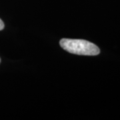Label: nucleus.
Returning a JSON list of instances; mask_svg holds the SVG:
<instances>
[{
  "label": "nucleus",
  "instance_id": "obj_3",
  "mask_svg": "<svg viewBox=\"0 0 120 120\" xmlns=\"http://www.w3.org/2000/svg\"><path fill=\"white\" fill-rule=\"evenodd\" d=\"M0 62H1V59H0Z\"/></svg>",
  "mask_w": 120,
  "mask_h": 120
},
{
  "label": "nucleus",
  "instance_id": "obj_1",
  "mask_svg": "<svg viewBox=\"0 0 120 120\" xmlns=\"http://www.w3.org/2000/svg\"><path fill=\"white\" fill-rule=\"evenodd\" d=\"M60 44L65 51L76 55L97 56L100 53L96 45L83 39H62Z\"/></svg>",
  "mask_w": 120,
  "mask_h": 120
},
{
  "label": "nucleus",
  "instance_id": "obj_2",
  "mask_svg": "<svg viewBox=\"0 0 120 120\" xmlns=\"http://www.w3.org/2000/svg\"><path fill=\"white\" fill-rule=\"evenodd\" d=\"M4 28V23L3 21L0 19V31L3 30Z\"/></svg>",
  "mask_w": 120,
  "mask_h": 120
}]
</instances>
